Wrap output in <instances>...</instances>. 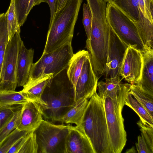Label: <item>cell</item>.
Masks as SVG:
<instances>
[{"instance_id":"6da1fadb","label":"cell","mask_w":153,"mask_h":153,"mask_svg":"<svg viewBox=\"0 0 153 153\" xmlns=\"http://www.w3.org/2000/svg\"><path fill=\"white\" fill-rule=\"evenodd\" d=\"M106 5L95 3L89 6L92 16L91 35L86 41L93 71L96 76L104 74L106 69L110 27L106 18Z\"/></svg>"},{"instance_id":"7a4b0ae2","label":"cell","mask_w":153,"mask_h":153,"mask_svg":"<svg viewBox=\"0 0 153 153\" xmlns=\"http://www.w3.org/2000/svg\"><path fill=\"white\" fill-rule=\"evenodd\" d=\"M94 153H112L102 100L96 91L89 100L80 126Z\"/></svg>"},{"instance_id":"3957f363","label":"cell","mask_w":153,"mask_h":153,"mask_svg":"<svg viewBox=\"0 0 153 153\" xmlns=\"http://www.w3.org/2000/svg\"><path fill=\"white\" fill-rule=\"evenodd\" d=\"M83 0H68L60 11L55 12L50 22L44 53L53 51L71 43L75 24Z\"/></svg>"},{"instance_id":"277c9868","label":"cell","mask_w":153,"mask_h":153,"mask_svg":"<svg viewBox=\"0 0 153 153\" xmlns=\"http://www.w3.org/2000/svg\"><path fill=\"white\" fill-rule=\"evenodd\" d=\"M128 94L113 100L108 96L100 97L102 100L112 153H120L125 146L126 133L122 112Z\"/></svg>"},{"instance_id":"5b68a950","label":"cell","mask_w":153,"mask_h":153,"mask_svg":"<svg viewBox=\"0 0 153 153\" xmlns=\"http://www.w3.org/2000/svg\"><path fill=\"white\" fill-rule=\"evenodd\" d=\"M106 16L110 27L128 47L141 52L146 49L140 39L135 22L109 1L107 2Z\"/></svg>"},{"instance_id":"8992f818","label":"cell","mask_w":153,"mask_h":153,"mask_svg":"<svg viewBox=\"0 0 153 153\" xmlns=\"http://www.w3.org/2000/svg\"><path fill=\"white\" fill-rule=\"evenodd\" d=\"M74 54L71 43H66L51 52H43L40 59L33 63L28 81L49 74H53L54 78L67 68Z\"/></svg>"},{"instance_id":"52a82bcc","label":"cell","mask_w":153,"mask_h":153,"mask_svg":"<svg viewBox=\"0 0 153 153\" xmlns=\"http://www.w3.org/2000/svg\"><path fill=\"white\" fill-rule=\"evenodd\" d=\"M69 127V124L56 125L43 120L35 131L39 152L58 153L61 151L60 147L64 149L65 140Z\"/></svg>"},{"instance_id":"ba28073f","label":"cell","mask_w":153,"mask_h":153,"mask_svg":"<svg viewBox=\"0 0 153 153\" xmlns=\"http://www.w3.org/2000/svg\"><path fill=\"white\" fill-rule=\"evenodd\" d=\"M20 29L8 41L3 59L0 82V91H13L17 86V67L22 40Z\"/></svg>"},{"instance_id":"9c48e42d","label":"cell","mask_w":153,"mask_h":153,"mask_svg":"<svg viewBox=\"0 0 153 153\" xmlns=\"http://www.w3.org/2000/svg\"><path fill=\"white\" fill-rule=\"evenodd\" d=\"M128 47L110 27L107 58L105 73V78L120 76V70Z\"/></svg>"},{"instance_id":"30bf717a","label":"cell","mask_w":153,"mask_h":153,"mask_svg":"<svg viewBox=\"0 0 153 153\" xmlns=\"http://www.w3.org/2000/svg\"><path fill=\"white\" fill-rule=\"evenodd\" d=\"M98 79L93 71L89 55L83 63L81 72L73 89L74 102L82 99L89 100L96 91Z\"/></svg>"},{"instance_id":"8fae6325","label":"cell","mask_w":153,"mask_h":153,"mask_svg":"<svg viewBox=\"0 0 153 153\" xmlns=\"http://www.w3.org/2000/svg\"><path fill=\"white\" fill-rule=\"evenodd\" d=\"M143 65L142 52L128 46L120 71V76L131 84H136L141 78Z\"/></svg>"},{"instance_id":"7c38bea8","label":"cell","mask_w":153,"mask_h":153,"mask_svg":"<svg viewBox=\"0 0 153 153\" xmlns=\"http://www.w3.org/2000/svg\"><path fill=\"white\" fill-rule=\"evenodd\" d=\"M63 153H94L89 139L77 126L69 125V131L65 138Z\"/></svg>"},{"instance_id":"4fadbf2b","label":"cell","mask_w":153,"mask_h":153,"mask_svg":"<svg viewBox=\"0 0 153 153\" xmlns=\"http://www.w3.org/2000/svg\"><path fill=\"white\" fill-rule=\"evenodd\" d=\"M42 106L38 103L29 100L22 105L20 120L17 128L20 131H35L43 120Z\"/></svg>"},{"instance_id":"5bb4252c","label":"cell","mask_w":153,"mask_h":153,"mask_svg":"<svg viewBox=\"0 0 153 153\" xmlns=\"http://www.w3.org/2000/svg\"><path fill=\"white\" fill-rule=\"evenodd\" d=\"M53 78V74H49L43 75L33 80H29L20 91L29 100L33 101L39 104L42 106L43 110L47 104L43 100L42 95Z\"/></svg>"},{"instance_id":"9a60e30c","label":"cell","mask_w":153,"mask_h":153,"mask_svg":"<svg viewBox=\"0 0 153 153\" xmlns=\"http://www.w3.org/2000/svg\"><path fill=\"white\" fill-rule=\"evenodd\" d=\"M34 50L27 49L22 41L20 45L17 67V86H23L28 82L31 68L33 64Z\"/></svg>"},{"instance_id":"2e32d148","label":"cell","mask_w":153,"mask_h":153,"mask_svg":"<svg viewBox=\"0 0 153 153\" xmlns=\"http://www.w3.org/2000/svg\"><path fill=\"white\" fill-rule=\"evenodd\" d=\"M143 65L141 79L136 85L144 92L153 96V50L142 52Z\"/></svg>"},{"instance_id":"e0dca14e","label":"cell","mask_w":153,"mask_h":153,"mask_svg":"<svg viewBox=\"0 0 153 153\" xmlns=\"http://www.w3.org/2000/svg\"><path fill=\"white\" fill-rule=\"evenodd\" d=\"M88 101V99H82L74 102L62 115L58 121L66 124L74 123L80 126Z\"/></svg>"},{"instance_id":"ac0fdd59","label":"cell","mask_w":153,"mask_h":153,"mask_svg":"<svg viewBox=\"0 0 153 153\" xmlns=\"http://www.w3.org/2000/svg\"><path fill=\"white\" fill-rule=\"evenodd\" d=\"M69 97L64 94H61L58 96L49 97L48 100L44 101L47 103L46 108L43 110V112L47 111L49 114L50 118L54 122L58 121L62 116L61 113L63 109L72 105L69 104Z\"/></svg>"},{"instance_id":"d6986e66","label":"cell","mask_w":153,"mask_h":153,"mask_svg":"<svg viewBox=\"0 0 153 153\" xmlns=\"http://www.w3.org/2000/svg\"><path fill=\"white\" fill-rule=\"evenodd\" d=\"M89 55L87 51H80L74 54L70 60L67 74L73 89L81 72L83 63Z\"/></svg>"},{"instance_id":"ffe728a7","label":"cell","mask_w":153,"mask_h":153,"mask_svg":"<svg viewBox=\"0 0 153 153\" xmlns=\"http://www.w3.org/2000/svg\"><path fill=\"white\" fill-rule=\"evenodd\" d=\"M120 76L112 78H105V81L98 82L97 87L100 97H110L113 100L118 98L121 95L122 89Z\"/></svg>"},{"instance_id":"44dd1931","label":"cell","mask_w":153,"mask_h":153,"mask_svg":"<svg viewBox=\"0 0 153 153\" xmlns=\"http://www.w3.org/2000/svg\"><path fill=\"white\" fill-rule=\"evenodd\" d=\"M135 22H138L143 15L137 0H110Z\"/></svg>"},{"instance_id":"7402d4cb","label":"cell","mask_w":153,"mask_h":153,"mask_svg":"<svg viewBox=\"0 0 153 153\" xmlns=\"http://www.w3.org/2000/svg\"><path fill=\"white\" fill-rule=\"evenodd\" d=\"M140 39L146 49L153 50V23L142 15L141 19L135 22Z\"/></svg>"},{"instance_id":"603a6c76","label":"cell","mask_w":153,"mask_h":153,"mask_svg":"<svg viewBox=\"0 0 153 153\" xmlns=\"http://www.w3.org/2000/svg\"><path fill=\"white\" fill-rule=\"evenodd\" d=\"M125 105L133 110L139 117L140 120L142 122L147 123L153 127V119L142 104L130 91L127 95Z\"/></svg>"},{"instance_id":"cb8c5ba5","label":"cell","mask_w":153,"mask_h":153,"mask_svg":"<svg viewBox=\"0 0 153 153\" xmlns=\"http://www.w3.org/2000/svg\"><path fill=\"white\" fill-rule=\"evenodd\" d=\"M28 100L20 91H0V106L23 105Z\"/></svg>"},{"instance_id":"d4e9b609","label":"cell","mask_w":153,"mask_h":153,"mask_svg":"<svg viewBox=\"0 0 153 153\" xmlns=\"http://www.w3.org/2000/svg\"><path fill=\"white\" fill-rule=\"evenodd\" d=\"M7 13H0V82L2 66L8 42Z\"/></svg>"},{"instance_id":"484cf974","label":"cell","mask_w":153,"mask_h":153,"mask_svg":"<svg viewBox=\"0 0 153 153\" xmlns=\"http://www.w3.org/2000/svg\"><path fill=\"white\" fill-rule=\"evenodd\" d=\"M130 92L143 106L153 119V96L146 93L136 84H131Z\"/></svg>"},{"instance_id":"4316f807","label":"cell","mask_w":153,"mask_h":153,"mask_svg":"<svg viewBox=\"0 0 153 153\" xmlns=\"http://www.w3.org/2000/svg\"><path fill=\"white\" fill-rule=\"evenodd\" d=\"M22 105H20L12 119L0 131V147L7 136L16 128L19 124Z\"/></svg>"},{"instance_id":"83f0119b","label":"cell","mask_w":153,"mask_h":153,"mask_svg":"<svg viewBox=\"0 0 153 153\" xmlns=\"http://www.w3.org/2000/svg\"><path fill=\"white\" fill-rule=\"evenodd\" d=\"M7 15V24L9 41L16 32L20 29L17 21L15 11L13 2L11 1L9 7L6 12Z\"/></svg>"},{"instance_id":"f1b7e54d","label":"cell","mask_w":153,"mask_h":153,"mask_svg":"<svg viewBox=\"0 0 153 153\" xmlns=\"http://www.w3.org/2000/svg\"><path fill=\"white\" fill-rule=\"evenodd\" d=\"M28 132L19 131L17 128L14 130L7 136L0 147V153H7L16 142Z\"/></svg>"},{"instance_id":"f546056e","label":"cell","mask_w":153,"mask_h":153,"mask_svg":"<svg viewBox=\"0 0 153 153\" xmlns=\"http://www.w3.org/2000/svg\"><path fill=\"white\" fill-rule=\"evenodd\" d=\"M30 0H11L13 2L16 18L20 27L25 22L27 11Z\"/></svg>"},{"instance_id":"4dcf8cb0","label":"cell","mask_w":153,"mask_h":153,"mask_svg":"<svg viewBox=\"0 0 153 153\" xmlns=\"http://www.w3.org/2000/svg\"><path fill=\"white\" fill-rule=\"evenodd\" d=\"M38 145L35 131H29L28 136L18 153H37Z\"/></svg>"},{"instance_id":"1f68e13d","label":"cell","mask_w":153,"mask_h":153,"mask_svg":"<svg viewBox=\"0 0 153 153\" xmlns=\"http://www.w3.org/2000/svg\"><path fill=\"white\" fill-rule=\"evenodd\" d=\"M137 124L140 128L141 134L143 135L151 151L153 153V127L142 122L140 120Z\"/></svg>"},{"instance_id":"d6a6232c","label":"cell","mask_w":153,"mask_h":153,"mask_svg":"<svg viewBox=\"0 0 153 153\" xmlns=\"http://www.w3.org/2000/svg\"><path fill=\"white\" fill-rule=\"evenodd\" d=\"M19 105L0 106V131L12 119Z\"/></svg>"},{"instance_id":"836d02e7","label":"cell","mask_w":153,"mask_h":153,"mask_svg":"<svg viewBox=\"0 0 153 153\" xmlns=\"http://www.w3.org/2000/svg\"><path fill=\"white\" fill-rule=\"evenodd\" d=\"M82 23L87 36V39L90 37L92 23L91 11L87 3H84L83 5Z\"/></svg>"},{"instance_id":"e575fe53","label":"cell","mask_w":153,"mask_h":153,"mask_svg":"<svg viewBox=\"0 0 153 153\" xmlns=\"http://www.w3.org/2000/svg\"><path fill=\"white\" fill-rule=\"evenodd\" d=\"M140 10L143 16L153 23V0H137Z\"/></svg>"},{"instance_id":"d590c367","label":"cell","mask_w":153,"mask_h":153,"mask_svg":"<svg viewBox=\"0 0 153 153\" xmlns=\"http://www.w3.org/2000/svg\"><path fill=\"white\" fill-rule=\"evenodd\" d=\"M135 145L139 153H152L142 134L138 137L137 142Z\"/></svg>"},{"instance_id":"8d00e7d4","label":"cell","mask_w":153,"mask_h":153,"mask_svg":"<svg viewBox=\"0 0 153 153\" xmlns=\"http://www.w3.org/2000/svg\"><path fill=\"white\" fill-rule=\"evenodd\" d=\"M29 132V131H28L27 132L26 134L20 138L9 149L7 153H18L19 150L26 140Z\"/></svg>"},{"instance_id":"74e56055","label":"cell","mask_w":153,"mask_h":153,"mask_svg":"<svg viewBox=\"0 0 153 153\" xmlns=\"http://www.w3.org/2000/svg\"><path fill=\"white\" fill-rule=\"evenodd\" d=\"M46 2L48 4L50 11L51 21L53 18V16L56 12V0H43V2Z\"/></svg>"},{"instance_id":"f35d334b","label":"cell","mask_w":153,"mask_h":153,"mask_svg":"<svg viewBox=\"0 0 153 153\" xmlns=\"http://www.w3.org/2000/svg\"><path fill=\"white\" fill-rule=\"evenodd\" d=\"M68 0H56L55 12L60 11L65 5Z\"/></svg>"},{"instance_id":"ab89813d","label":"cell","mask_w":153,"mask_h":153,"mask_svg":"<svg viewBox=\"0 0 153 153\" xmlns=\"http://www.w3.org/2000/svg\"><path fill=\"white\" fill-rule=\"evenodd\" d=\"M35 1V0H30L29 2V4H28L27 10V16H28V15L30 11L32 9L33 7L34 6V4Z\"/></svg>"},{"instance_id":"60d3db41","label":"cell","mask_w":153,"mask_h":153,"mask_svg":"<svg viewBox=\"0 0 153 153\" xmlns=\"http://www.w3.org/2000/svg\"><path fill=\"white\" fill-rule=\"evenodd\" d=\"M43 0H35L34 6L36 5H39L41 3L43 2Z\"/></svg>"},{"instance_id":"b9f144b4","label":"cell","mask_w":153,"mask_h":153,"mask_svg":"<svg viewBox=\"0 0 153 153\" xmlns=\"http://www.w3.org/2000/svg\"><path fill=\"white\" fill-rule=\"evenodd\" d=\"M129 150L128 151L127 150L126 151V152H128V153H134L136 152L135 151V150L134 149V147H133L131 149H129Z\"/></svg>"},{"instance_id":"7bdbcfd3","label":"cell","mask_w":153,"mask_h":153,"mask_svg":"<svg viewBox=\"0 0 153 153\" xmlns=\"http://www.w3.org/2000/svg\"><path fill=\"white\" fill-rule=\"evenodd\" d=\"M106 2H107L108 1H109L110 0H103Z\"/></svg>"}]
</instances>
